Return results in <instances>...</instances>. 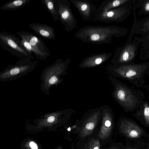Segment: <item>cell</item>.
Returning <instances> with one entry per match:
<instances>
[{"instance_id":"cell-1","label":"cell","mask_w":149,"mask_h":149,"mask_svg":"<svg viewBox=\"0 0 149 149\" xmlns=\"http://www.w3.org/2000/svg\"><path fill=\"white\" fill-rule=\"evenodd\" d=\"M123 28L114 26H87L80 28L74 36L81 41L94 44L110 43L114 37L124 34Z\"/></svg>"},{"instance_id":"cell-2","label":"cell","mask_w":149,"mask_h":149,"mask_svg":"<svg viewBox=\"0 0 149 149\" xmlns=\"http://www.w3.org/2000/svg\"><path fill=\"white\" fill-rule=\"evenodd\" d=\"M109 78L114 88L113 96L125 112H134L145 100L140 89L129 87L116 79Z\"/></svg>"},{"instance_id":"cell-3","label":"cell","mask_w":149,"mask_h":149,"mask_svg":"<svg viewBox=\"0 0 149 149\" xmlns=\"http://www.w3.org/2000/svg\"><path fill=\"white\" fill-rule=\"evenodd\" d=\"M149 63L140 64L111 65L108 69L114 76L129 82L138 89L144 88Z\"/></svg>"},{"instance_id":"cell-4","label":"cell","mask_w":149,"mask_h":149,"mask_svg":"<svg viewBox=\"0 0 149 149\" xmlns=\"http://www.w3.org/2000/svg\"><path fill=\"white\" fill-rule=\"evenodd\" d=\"M71 61L69 58L64 61L59 58L44 68L40 76L42 81L40 86L41 90L45 94L50 95V89L63 81L61 77L68 74L66 71Z\"/></svg>"},{"instance_id":"cell-5","label":"cell","mask_w":149,"mask_h":149,"mask_svg":"<svg viewBox=\"0 0 149 149\" xmlns=\"http://www.w3.org/2000/svg\"><path fill=\"white\" fill-rule=\"evenodd\" d=\"M20 37V42L24 49L35 58L45 61L50 54L43 41L31 32L22 31L16 32Z\"/></svg>"},{"instance_id":"cell-6","label":"cell","mask_w":149,"mask_h":149,"mask_svg":"<svg viewBox=\"0 0 149 149\" xmlns=\"http://www.w3.org/2000/svg\"><path fill=\"white\" fill-rule=\"evenodd\" d=\"M38 62L37 60L29 58L20 59L0 72V81H8L21 77L32 72Z\"/></svg>"},{"instance_id":"cell-7","label":"cell","mask_w":149,"mask_h":149,"mask_svg":"<svg viewBox=\"0 0 149 149\" xmlns=\"http://www.w3.org/2000/svg\"><path fill=\"white\" fill-rule=\"evenodd\" d=\"M103 107L90 111L76 123V130L80 140H83L93 133L102 116Z\"/></svg>"},{"instance_id":"cell-8","label":"cell","mask_w":149,"mask_h":149,"mask_svg":"<svg viewBox=\"0 0 149 149\" xmlns=\"http://www.w3.org/2000/svg\"><path fill=\"white\" fill-rule=\"evenodd\" d=\"M20 39L15 34L5 31L0 32V45L4 50L20 59L35 58L24 49L21 44Z\"/></svg>"},{"instance_id":"cell-9","label":"cell","mask_w":149,"mask_h":149,"mask_svg":"<svg viewBox=\"0 0 149 149\" xmlns=\"http://www.w3.org/2000/svg\"><path fill=\"white\" fill-rule=\"evenodd\" d=\"M54 1L59 20L66 31H72L76 27L77 22L72 11L69 2L68 0H54Z\"/></svg>"},{"instance_id":"cell-10","label":"cell","mask_w":149,"mask_h":149,"mask_svg":"<svg viewBox=\"0 0 149 149\" xmlns=\"http://www.w3.org/2000/svg\"><path fill=\"white\" fill-rule=\"evenodd\" d=\"M114 125V117L111 109L107 106L103 107L101 125L97 137L103 140L108 139L111 135Z\"/></svg>"},{"instance_id":"cell-11","label":"cell","mask_w":149,"mask_h":149,"mask_svg":"<svg viewBox=\"0 0 149 149\" xmlns=\"http://www.w3.org/2000/svg\"><path fill=\"white\" fill-rule=\"evenodd\" d=\"M76 8L83 19L87 22L94 21L97 9L88 0H69Z\"/></svg>"},{"instance_id":"cell-12","label":"cell","mask_w":149,"mask_h":149,"mask_svg":"<svg viewBox=\"0 0 149 149\" xmlns=\"http://www.w3.org/2000/svg\"><path fill=\"white\" fill-rule=\"evenodd\" d=\"M126 11L125 8L122 7L97 13L94 21L104 22H120L124 18Z\"/></svg>"},{"instance_id":"cell-13","label":"cell","mask_w":149,"mask_h":149,"mask_svg":"<svg viewBox=\"0 0 149 149\" xmlns=\"http://www.w3.org/2000/svg\"><path fill=\"white\" fill-rule=\"evenodd\" d=\"M112 52H103L94 54L85 58L80 63L81 68H91L97 66L109 59L112 56Z\"/></svg>"},{"instance_id":"cell-14","label":"cell","mask_w":149,"mask_h":149,"mask_svg":"<svg viewBox=\"0 0 149 149\" xmlns=\"http://www.w3.org/2000/svg\"><path fill=\"white\" fill-rule=\"evenodd\" d=\"M119 128L122 133L131 139L139 138L143 133L142 130L136 124L126 119L120 120Z\"/></svg>"},{"instance_id":"cell-15","label":"cell","mask_w":149,"mask_h":149,"mask_svg":"<svg viewBox=\"0 0 149 149\" xmlns=\"http://www.w3.org/2000/svg\"><path fill=\"white\" fill-rule=\"evenodd\" d=\"M134 56V51L132 46H126L115 51L111 63L114 65L126 64L133 59Z\"/></svg>"},{"instance_id":"cell-16","label":"cell","mask_w":149,"mask_h":149,"mask_svg":"<svg viewBox=\"0 0 149 149\" xmlns=\"http://www.w3.org/2000/svg\"><path fill=\"white\" fill-rule=\"evenodd\" d=\"M30 28L41 37L50 40H54L56 37L54 28L45 24L39 23H31Z\"/></svg>"},{"instance_id":"cell-17","label":"cell","mask_w":149,"mask_h":149,"mask_svg":"<svg viewBox=\"0 0 149 149\" xmlns=\"http://www.w3.org/2000/svg\"><path fill=\"white\" fill-rule=\"evenodd\" d=\"M127 1V0H107L102 2L97 9V13L107 11L119 7ZM96 13V14H97Z\"/></svg>"},{"instance_id":"cell-18","label":"cell","mask_w":149,"mask_h":149,"mask_svg":"<svg viewBox=\"0 0 149 149\" xmlns=\"http://www.w3.org/2000/svg\"><path fill=\"white\" fill-rule=\"evenodd\" d=\"M33 0H15L9 1L0 7L2 10H14L21 8L28 4Z\"/></svg>"},{"instance_id":"cell-19","label":"cell","mask_w":149,"mask_h":149,"mask_svg":"<svg viewBox=\"0 0 149 149\" xmlns=\"http://www.w3.org/2000/svg\"><path fill=\"white\" fill-rule=\"evenodd\" d=\"M134 112L133 115L138 118H142L147 125H149V102L145 100L141 106Z\"/></svg>"},{"instance_id":"cell-20","label":"cell","mask_w":149,"mask_h":149,"mask_svg":"<svg viewBox=\"0 0 149 149\" xmlns=\"http://www.w3.org/2000/svg\"><path fill=\"white\" fill-rule=\"evenodd\" d=\"M40 1L50 13L53 19L55 21L59 20L58 14L54 0H40Z\"/></svg>"},{"instance_id":"cell-21","label":"cell","mask_w":149,"mask_h":149,"mask_svg":"<svg viewBox=\"0 0 149 149\" xmlns=\"http://www.w3.org/2000/svg\"><path fill=\"white\" fill-rule=\"evenodd\" d=\"M100 139L97 137L91 138L86 142L82 149H100Z\"/></svg>"},{"instance_id":"cell-22","label":"cell","mask_w":149,"mask_h":149,"mask_svg":"<svg viewBox=\"0 0 149 149\" xmlns=\"http://www.w3.org/2000/svg\"><path fill=\"white\" fill-rule=\"evenodd\" d=\"M146 76L148 78V83H145L144 88L149 91V69L147 72Z\"/></svg>"},{"instance_id":"cell-23","label":"cell","mask_w":149,"mask_h":149,"mask_svg":"<svg viewBox=\"0 0 149 149\" xmlns=\"http://www.w3.org/2000/svg\"><path fill=\"white\" fill-rule=\"evenodd\" d=\"M30 147L32 149H38V147L37 144L33 141H31L29 143Z\"/></svg>"},{"instance_id":"cell-24","label":"cell","mask_w":149,"mask_h":149,"mask_svg":"<svg viewBox=\"0 0 149 149\" xmlns=\"http://www.w3.org/2000/svg\"><path fill=\"white\" fill-rule=\"evenodd\" d=\"M107 149H120L117 146L114 145H111Z\"/></svg>"},{"instance_id":"cell-25","label":"cell","mask_w":149,"mask_h":149,"mask_svg":"<svg viewBox=\"0 0 149 149\" xmlns=\"http://www.w3.org/2000/svg\"><path fill=\"white\" fill-rule=\"evenodd\" d=\"M145 9L147 11H149V2H147L145 6Z\"/></svg>"},{"instance_id":"cell-26","label":"cell","mask_w":149,"mask_h":149,"mask_svg":"<svg viewBox=\"0 0 149 149\" xmlns=\"http://www.w3.org/2000/svg\"><path fill=\"white\" fill-rule=\"evenodd\" d=\"M126 149H136L135 148H126Z\"/></svg>"},{"instance_id":"cell-27","label":"cell","mask_w":149,"mask_h":149,"mask_svg":"<svg viewBox=\"0 0 149 149\" xmlns=\"http://www.w3.org/2000/svg\"><path fill=\"white\" fill-rule=\"evenodd\" d=\"M148 149H149V147L148 148Z\"/></svg>"}]
</instances>
